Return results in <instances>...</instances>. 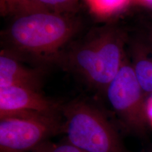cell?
Wrapping results in <instances>:
<instances>
[{
    "instance_id": "6",
    "label": "cell",
    "mask_w": 152,
    "mask_h": 152,
    "mask_svg": "<svg viewBox=\"0 0 152 152\" xmlns=\"http://www.w3.org/2000/svg\"><path fill=\"white\" fill-rule=\"evenodd\" d=\"M64 105L47 97L39 91L20 87L0 88V113L32 111L61 115Z\"/></svg>"
},
{
    "instance_id": "11",
    "label": "cell",
    "mask_w": 152,
    "mask_h": 152,
    "mask_svg": "<svg viewBox=\"0 0 152 152\" xmlns=\"http://www.w3.org/2000/svg\"><path fill=\"white\" fill-rule=\"evenodd\" d=\"M52 12L62 14H73L76 12L80 0H38Z\"/></svg>"
},
{
    "instance_id": "12",
    "label": "cell",
    "mask_w": 152,
    "mask_h": 152,
    "mask_svg": "<svg viewBox=\"0 0 152 152\" xmlns=\"http://www.w3.org/2000/svg\"><path fill=\"white\" fill-rule=\"evenodd\" d=\"M28 152H83L68 142L61 144H55L47 141L43 142Z\"/></svg>"
},
{
    "instance_id": "1",
    "label": "cell",
    "mask_w": 152,
    "mask_h": 152,
    "mask_svg": "<svg viewBox=\"0 0 152 152\" xmlns=\"http://www.w3.org/2000/svg\"><path fill=\"white\" fill-rule=\"evenodd\" d=\"M73 15L47 11L15 17L1 32L4 50L20 60L57 63L80 28Z\"/></svg>"
},
{
    "instance_id": "10",
    "label": "cell",
    "mask_w": 152,
    "mask_h": 152,
    "mask_svg": "<svg viewBox=\"0 0 152 152\" xmlns=\"http://www.w3.org/2000/svg\"><path fill=\"white\" fill-rule=\"evenodd\" d=\"M129 0H87L90 8L95 15L108 17L118 11Z\"/></svg>"
},
{
    "instance_id": "2",
    "label": "cell",
    "mask_w": 152,
    "mask_h": 152,
    "mask_svg": "<svg viewBox=\"0 0 152 152\" xmlns=\"http://www.w3.org/2000/svg\"><path fill=\"white\" fill-rule=\"evenodd\" d=\"M125 35L121 28L105 25L70 43L56 64L105 92L125 59Z\"/></svg>"
},
{
    "instance_id": "5",
    "label": "cell",
    "mask_w": 152,
    "mask_h": 152,
    "mask_svg": "<svg viewBox=\"0 0 152 152\" xmlns=\"http://www.w3.org/2000/svg\"><path fill=\"white\" fill-rule=\"evenodd\" d=\"M105 92L125 128L138 135L145 134L149 126L146 112L147 99L132 64L125 59Z\"/></svg>"
},
{
    "instance_id": "15",
    "label": "cell",
    "mask_w": 152,
    "mask_h": 152,
    "mask_svg": "<svg viewBox=\"0 0 152 152\" xmlns=\"http://www.w3.org/2000/svg\"><path fill=\"white\" fill-rule=\"evenodd\" d=\"M147 152H152V147L151 148V149H149V150Z\"/></svg>"
},
{
    "instance_id": "4",
    "label": "cell",
    "mask_w": 152,
    "mask_h": 152,
    "mask_svg": "<svg viewBox=\"0 0 152 152\" xmlns=\"http://www.w3.org/2000/svg\"><path fill=\"white\" fill-rule=\"evenodd\" d=\"M64 132L61 115L32 111L0 113V152H28Z\"/></svg>"
},
{
    "instance_id": "9",
    "label": "cell",
    "mask_w": 152,
    "mask_h": 152,
    "mask_svg": "<svg viewBox=\"0 0 152 152\" xmlns=\"http://www.w3.org/2000/svg\"><path fill=\"white\" fill-rule=\"evenodd\" d=\"M49 11L38 0H0V14L13 18L22 15Z\"/></svg>"
},
{
    "instance_id": "7",
    "label": "cell",
    "mask_w": 152,
    "mask_h": 152,
    "mask_svg": "<svg viewBox=\"0 0 152 152\" xmlns=\"http://www.w3.org/2000/svg\"><path fill=\"white\" fill-rule=\"evenodd\" d=\"M44 70L30 68L21 60L2 49L0 55V88L20 87L41 92Z\"/></svg>"
},
{
    "instance_id": "13",
    "label": "cell",
    "mask_w": 152,
    "mask_h": 152,
    "mask_svg": "<svg viewBox=\"0 0 152 152\" xmlns=\"http://www.w3.org/2000/svg\"><path fill=\"white\" fill-rule=\"evenodd\" d=\"M146 112L149 126L152 127V93L147 99L146 102Z\"/></svg>"
},
{
    "instance_id": "3",
    "label": "cell",
    "mask_w": 152,
    "mask_h": 152,
    "mask_svg": "<svg viewBox=\"0 0 152 152\" xmlns=\"http://www.w3.org/2000/svg\"><path fill=\"white\" fill-rule=\"evenodd\" d=\"M67 142L83 152H127L120 134L105 114L87 101L63 106Z\"/></svg>"
},
{
    "instance_id": "8",
    "label": "cell",
    "mask_w": 152,
    "mask_h": 152,
    "mask_svg": "<svg viewBox=\"0 0 152 152\" xmlns=\"http://www.w3.org/2000/svg\"><path fill=\"white\" fill-rule=\"evenodd\" d=\"M132 66L145 93H152V52L137 48Z\"/></svg>"
},
{
    "instance_id": "14",
    "label": "cell",
    "mask_w": 152,
    "mask_h": 152,
    "mask_svg": "<svg viewBox=\"0 0 152 152\" xmlns=\"http://www.w3.org/2000/svg\"><path fill=\"white\" fill-rule=\"evenodd\" d=\"M142 1L146 4L150 6V7H152V0H142Z\"/></svg>"
}]
</instances>
